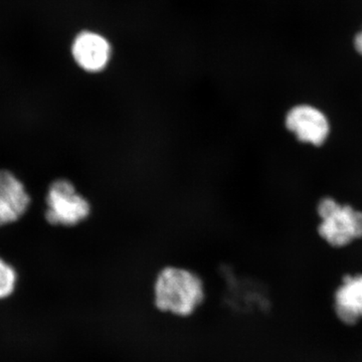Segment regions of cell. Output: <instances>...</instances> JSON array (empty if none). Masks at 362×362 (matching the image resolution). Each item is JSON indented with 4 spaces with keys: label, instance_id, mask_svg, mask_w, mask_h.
Wrapping results in <instances>:
<instances>
[{
    "label": "cell",
    "instance_id": "cell-9",
    "mask_svg": "<svg viewBox=\"0 0 362 362\" xmlns=\"http://www.w3.org/2000/svg\"><path fill=\"white\" fill-rule=\"evenodd\" d=\"M356 51L362 56V30L358 35H356V40H354Z\"/></svg>",
    "mask_w": 362,
    "mask_h": 362
},
{
    "label": "cell",
    "instance_id": "cell-5",
    "mask_svg": "<svg viewBox=\"0 0 362 362\" xmlns=\"http://www.w3.org/2000/svg\"><path fill=\"white\" fill-rule=\"evenodd\" d=\"M285 126L298 141L315 147L325 144L331 131L326 114L309 104L292 107L286 114Z\"/></svg>",
    "mask_w": 362,
    "mask_h": 362
},
{
    "label": "cell",
    "instance_id": "cell-1",
    "mask_svg": "<svg viewBox=\"0 0 362 362\" xmlns=\"http://www.w3.org/2000/svg\"><path fill=\"white\" fill-rule=\"evenodd\" d=\"M206 298L204 282L194 272L168 266L157 274L154 305L159 311L177 317L192 315Z\"/></svg>",
    "mask_w": 362,
    "mask_h": 362
},
{
    "label": "cell",
    "instance_id": "cell-3",
    "mask_svg": "<svg viewBox=\"0 0 362 362\" xmlns=\"http://www.w3.org/2000/svg\"><path fill=\"white\" fill-rule=\"evenodd\" d=\"M44 204V220L52 228H75L92 213L89 199L66 177L54 178L47 185Z\"/></svg>",
    "mask_w": 362,
    "mask_h": 362
},
{
    "label": "cell",
    "instance_id": "cell-4",
    "mask_svg": "<svg viewBox=\"0 0 362 362\" xmlns=\"http://www.w3.org/2000/svg\"><path fill=\"white\" fill-rule=\"evenodd\" d=\"M316 211L318 235L329 246L344 247L362 239V211L331 197L321 199Z\"/></svg>",
    "mask_w": 362,
    "mask_h": 362
},
{
    "label": "cell",
    "instance_id": "cell-2",
    "mask_svg": "<svg viewBox=\"0 0 362 362\" xmlns=\"http://www.w3.org/2000/svg\"><path fill=\"white\" fill-rule=\"evenodd\" d=\"M66 52L76 70L93 77L106 74L118 58L114 37L95 25H83L71 33Z\"/></svg>",
    "mask_w": 362,
    "mask_h": 362
},
{
    "label": "cell",
    "instance_id": "cell-8",
    "mask_svg": "<svg viewBox=\"0 0 362 362\" xmlns=\"http://www.w3.org/2000/svg\"><path fill=\"white\" fill-rule=\"evenodd\" d=\"M18 282V273L16 267L0 256V300L8 298L14 291Z\"/></svg>",
    "mask_w": 362,
    "mask_h": 362
},
{
    "label": "cell",
    "instance_id": "cell-6",
    "mask_svg": "<svg viewBox=\"0 0 362 362\" xmlns=\"http://www.w3.org/2000/svg\"><path fill=\"white\" fill-rule=\"evenodd\" d=\"M334 311L346 325L362 320V274L346 275L342 279L334 293Z\"/></svg>",
    "mask_w": 362,
    "mask_h": 362
},
{
    "label": "cell",
    "instance_id": "cell-7",
    "mask_svg": "<svg viewBox=\"0 0 362 362\" xmlns=\"http://www.w3.org/2000/svg\"><path fill=\"white\" fill-rule=\"evenodd\" d=\"M32 195L0 192V230L16 226L30 213Z\"/></svg>",
    "mask_w": 362,
    "mask_h": 362
}]
</instances>
